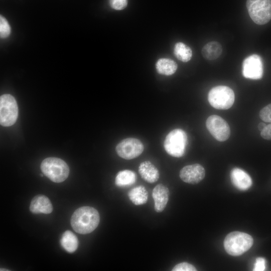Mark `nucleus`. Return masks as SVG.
Instances as JSON below:
<instances>
[{
    "label": "nucleus",
    "mask_w": 271,
    "mask_h": 271,
    "mask_svg": "<svg viewBox=\"0 0 271 271\" xmlns=\"http://www.w3.org/2000/svg\"><path fill=\"white\" fill-rule=\"evenodd\" d=\"M100 220L98 211L93 207L83 206L77 209L72 215L71 225L76 232L91 233L98 226Z\"/></svg>",
    "instance_id": "f257e3e1"
},
{
    "label": "nucleus",
    "mask_w": 271,
    "mask_h": 271,
    "mask_svg": "<svg viewBox=\"0 0 271 271\" xmlns=\"http://www.w3.org/2000/svg\"><path fill=\"white\" fill-rule=\"evenodd\" d=\"M253 239L249 234L240 231L228 233L224 240V247L227 253L232 256H239L252 246Z\"/></svg>",
    "instance_id": "f03ea898"
},
{
    "label": "nucleus",
    "mask_w": 271,
    "mask_h": 271,
    "mask_svg": "<svg viewBox=\"0 0 271 271\" xmlns=\"http://www.w3.org/2000/svg\"><path fill=\"white\" fill-rule=\"evenodd\" d=\"M43 173L52 181L61 183L68 177L69 168L63 160L55 157L44 159L41 165Z\"/></svg>",
    "instance_id": "7ed1b4c3"
},
{
    "label": "nucleus",
    "mask_w": 271,
    "mask_h": 271,
    "mask_svg": "<svg viewBox=\"0 0 271 271\" xmlns=\"http://www.w3.org/2000/svg\"><path fill=\"white\" fill-rule=\"evenodd\" d=\"M187 143L188 138L185 131L181 128H176L166 136L164 147L169 155L180 158L184 155Z\"/></svg>",
    "instance_id": "20e7f679"
},
{
    "label": "nucleus",
    "mask_w": 271,
    "mask_h": 271,
    "mask_svg": "<svg viewBox=\"0 0 271 271\" xmlns=\"http://www.w3.org/2000/svg\"><path fill=\"white\" fill-rule=\"evenodd\" d=\"M235 95L230 87L219 85L213 87L208 94V100L210 105L217 109L225 110L233 104Z\"/></svg>",
    "instance_id": "39448f33"
},
{
    "label": "nucleus",
    "mask_w": 271,
    "mask_h": 271,
    "mask_svg": "<svg viewBox=\"0 0 271 271\" xmlns=\"http://www.w3.org/2000/svg\"><path fill=\"white\" fill-rule=\"evenodd\" d=\"M246 8L251 20L262 25L271 20V0H247Z\"/></svg>",
    "instance_id": "423d86ee"
},
{
    "label": "nucleus",
    "mask_w": 271,
    "mask_h": 271,
    "mask_svg": "<svg viewBox=\"0 0 271 271\" xmlns=\"http://www.w3.org/2000/svg\"><path fill=\"white\" fill-rule=\"evenodd\" d=\"M18 107L15 98L10 94H4L0 97V123L3 126H10L16 121Z\"/></svg>",
    "instance_id": "0eeeda50"
},
{
    "label": "nucleus",
    "mask_w": 271,
    "mask_h": 271,
    "mask_svg": "<svg viewBox=\"0 0 271 271\" xmlns=\"http://www.w3.org/2000/svg\"><path fill=\"white\" fill-rule=\"evenodd\" d=\"M144 146L139 139L133 138H126L121 141L116 146L117 154L122 159L131 160L142 154Z\"/></svg>",
    "instance_id": "6e6552de"
},
{
    "label": "nucleus",
    "mask_w": 271,
    "mask_h": 271,
    "mask_svg": "<svg viewBox=\"0 0 271 271\" xmlns=\"http://www.w3.org/2000/svg\"><path fill=\"white\" fill-rule=\"evenodd\" d=\"M206 126L211 135L217 141L224 142L230 137V129L228 123L217 115L209 116L206 121Z\"/></svg>",
    "instance_id": "1a4fd4ad"
},
{
    "label": "nucleus",
    "mask_w": 271,
    "mask_h": 271,
    "mask_svg": "<svg viewBox=\"0 0 271 271\" xmlns=\"http://www.w3.org/2000/svg\"><path fill=\"white\" fill-rule=\"evenodd\" d=\"M242 75L247 79L257 80L262 78L263 73L261 58L257 54L246 57L242 63Z\"/></svg>",
    "instance_id": "9d476101"
},
{
    "label": "nucleus",
    "mask_w": 271,
    "mask_h": 271,
    "mask_svg": "<svg viewBox=\"0 0 271 271\" xmlns=\"http://www.w3.org/2000/svg\"><path fill=\"white\" fill-rule=\"evenodd\" d=\"M205 175V169L198 164L187 165L180 171L181 179L187 183L196 184L201 181Z\"/></svg>",
    "instance_id": "9b49d317"
},
{
    "label": "nucleus",
    "mask_w": 271,
    "mask_h": 271,
    "mask_svg": "<svg viewBox=\"0 0 271 271\" xmlns=\"http://www.w3.org/2000/svg\"><path fill=\"white\" fill-rule=\"evenodd\" d=\"M170 192L168 188L162 184L157 185L152 192L154 208L157 212H162L169 200Z\"/></svg>",
    "instance_id": "f8f14e48"
},
{
    "label": "nucleus",
    "mask_w": 271,
    "mask_h": 271,
    "mask_svg": "<svg viewBox=\"0 0 271 271\" xmlns=\"http://www.w3.org/2000/svg\"><path fill=\"white\" fill-rule=\"evenodd\" d=\"M230 178L233 185L240 190H246L252 185V180L250 176L239 168H235L231 170Z\"/></svg>",
    "instance_id": "ddd939ff"
},
{
    "label": "nucleus",
    "mask_w": 271,
    "mask_h": 271,
    "mask_svg": "<svg viewBox=\"0 0 271 271\" xmlns=\"http://www.w3.org/2000/svg\"><path fill=\"white\" fill-rule=\"evenodd\" d=\"M30 211L35 214H49L53 210V206L49 198L42 195L35 196L30 206Z\"/></svg>",
    "instance_id": "4468645a"
},
{
    "label": "nucleus",
    "mask_w": 271,
    "mask_h": 271,
    "mask_svg": "<svg viewBox=\"0 0 271 271\" xmlns=\"http://www.w3.org/2000/svg\"><path fill=\"white\" fill-rule=\"evenodd\" d=\"M139 173L141 177L149 183L157 182L160 177L158 169L149 161H146L140 164Z\"/></svg>",
    "instance_id": "2eb2a0df"
},
{
    "label": "nucleus",
    "mask_w": 271,
    "mask_h": 271,
    "mask_svg": "<svg viewBox=\"0 0 271 271\" xmlns=\"http://www.w3.org/2000/svg\"><path fill=\"white\" fill-rule=\"evenodd\" d=\"M178 68L177 64L173 60L162 58L159 59L156 63L157 72L161 75L170 76L174 74Z\"/></svg>",
    "instance_id": "dca6fc26"
},
{
    "label": "nucleus",
    "mask_w": 271,
    "mask_h": 271,
    "mask_svg": "<svg viewBox=\"0 0 271 271\" xmlns=\"http://www.w3.org/2000/svg\"><path fill=\"white\" fill-rule=\"evenodd\" d=\"M137 178V175L133 171L129 170H122L117 174L115 184L120 187L129 186L136 182Z\"/></svg>",
    "instance_id": "f3484780"
},
{
    "label": "nucleus",
    "mask_w": 271,
    "mask_h": 271,
    "mask_svg": "<svg viewBox=\"0 0 271 271\" xmlns=\"http://www.w3.org/2000/svg\"><path fill=\"white\" fill-rule=\"evenodd\" d=\"M222 51V46L216 41L210 42L203 47L201 53L203 57L207 60H212L218 58Z\"/></svg>",
    "instance_id": "a211bd4d"
},
{
    "label": "nucleus",
    "mask_w": 271,
    "mask_h": 271,
    "mask_svg": "<svg viewBox=\"0 0 271 271\" xmlns=\"http://www.w3.org/2000/svg\"><path fill=\"white\" fill-rule=\"evenodd\" d=\"M128 196L133 204L141 205L147 202L148 193L145 187L141 185L130 190L128 193Z\"/></svg>",
    "instance_id": "6ab92c4d"
},
{
    "label": "nucleus",
    "mask_w": 271,
    "mask_h": 271,
    "mask_svg": "<svg viewBox=\"0 0 271 271\" xmlns=\"http://www.w3.org/2000/svg\"><path fill=\"white\" fill-rule=\"evenodd\" d=\"M60 243L62 247L69 253L74 252L78 246L77 236L70 230H67L63 233Z\"/></svg>",
    "instance_id": "aec40b11"
},
{
    "label": "nucleus",
    "mask_w": 271,
    "mask_h": 271,
    "mask_svg": "<svg viewBox=\"0 0 271 271\" xmlns=\"http://www.w3.org/2000/svg\"><path fill=\"white\" fill-rule=\"evenodd\" d=\"M174 54L179 60L183 62H188L192 56L191 49L182 42H178L175 44Z\"/></svg>",
    "instance_id": "412c9836"
},
{
    "label": "nucleus",
    "mask_w": 271,
    "mask_h": 271,
    "mask_svg": "<svg viewBox=\"0 0 271 271\" xmlns=\"http://www.w3.org/2000/svg\"><path fill=\"white\" fill-rule=\"evenodd\" d=\"M11 32V28L7 20L2 15L0 16V35L3 38L8 37Z\"/></svg>",
    "instance_id": "4be33fe9"
},
{
    "label": "nucleus",
    "mask_w": 271,
    "mask_h": 271,
    "mask_svg": "<svg viewBox=\"0 0 271 271\" xmlns=\"http://www.w3.org/2000/svg\"><path fill=\"white\" fill-rule=\"evenodd\" d=\"M259 117L263 121L271 123V104L267 105L261 109Z\"/></svg>",
    "instance_id": "5701e85b"
},
{
    "label": "nucleus",
    "mask_w": 271,
    "mask_h": 271,
    "mask_svg": "<svg viewBox=\"0 0 271 271\" xmlns=\"http://www.w3.org/2000/svg\"><path fill=\"white\" fill-rule=\"evenodd\" d=\"M173 271H196V268L192 264L183 262L176 264L172 269Z\"/></svg>",
    "instance_id": "b1692460"
},
{
    "label": "nucleus",
    "mask_w": 271,
    "mask_h": 271,
    "mask_svg": "<svg viewBox=\"0 0 271 271\" xmlns=\"http://www.w3.org/2000/svg\"><path fill=\"white\" fill-rule=\"evenodd\" d=\"M110 6L115 10H122L127 5V0H109Z\"/></svg>",
    "instance_id": "393cba45"
},
{
    "label": "nucleus",
    "mask_w": 271,
    "mask_h": 271,
    "mask_svg": "<svg viewBox=\"0 0 271 271\" xmlns=\"http://www.w3.org/2000/svg\"><path fill=\"white\" fill-rule=\"evenodd\" d=\"M265 259L263 257H258L256 259L253 270L263 271L265 269Z\"/></svg>",
    "instance_id": "a878e982"
},
{
    "label": "nucleus",
    "mask_w": 271,
    "mask_h": 271,
    "mask_svg": "<svg viewBox=\"0 0 271 271\" xmlns=\"http://www.w3.org/2000/svg\"><path fill=\"white\" fill-rule=\"evenodd\" d=\"M261 137L264 139L271 140V123L266 125L261 131Z\"/></svg>",
    "instance_id": "bb28decb"
},
{
    "label": "nucleus",
    "mask_w": 271,
    "mask_h": 271,
    "mask_svg": "<svg viewBox=\"0 0 271 271\" xmlns=\"http://www.w3.org/2000/svg\"><path fill=\"white\" fill-rule=\"evenodd\" d=\"M266 126L265 124L262 122H260L258 125V128L260 131H262Z\"/></svg>",
    "instance_id": "cd10ccee"
}]
</instances>
